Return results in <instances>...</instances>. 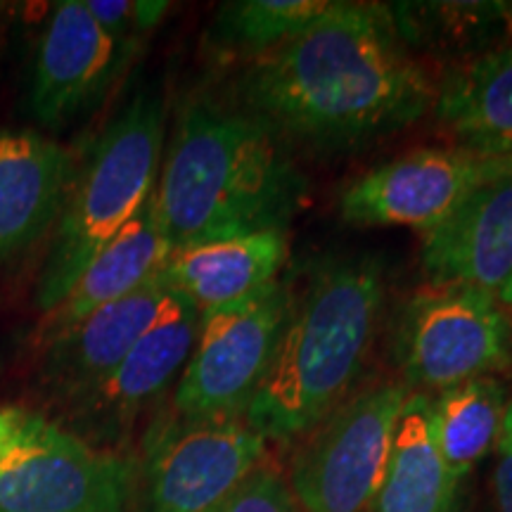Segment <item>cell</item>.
Listing matches in <instances>:
<instances>
[{
	"label": "cell",
	"mask_w": 512,
	"mask_h": 512,
	"mask_svg": "<svg viewBox=\"0 0 512 512\" xmlns=\"http://www.w3.org/2000/svg\"><path fill=\"white\" fill-rule=\"evenodd\" d=\"M437 86L382 3H330L309 27L247 62L240 107L283 143L349 150L415 124Z\"/></svg>",
	"instance_id": "1"
},
{
	"label": "cell",
	"mask_w": 512,
	"mask_h": 512,
	"mask_svg": "<svg viewBox=\"0 0 512 512\" xmlns=\"http://www.w3.org/2000/svg\"><path fill=\"white\" fill-rule=\"evenodd\" d=\"M164 147L155 207L171 252L285 230L306 200V178L287 145L240 105L192 95Z\"/></svg>",
	"instance_id": "2"
},
{
	"label": "cell",
	"mask_w": 512,
	"mask_h": 512,
	"mask_svg": "<svg viewBox=\"0 0 512 512\" xmlns=\"http://www.w3.org/2000/svg\"><path fill=\"white\" fill-rule=\"evenodd\" d=\"M384 268L375 256H328L306 273L271 368L247 408V425L266 441L309 434L347 399L373 349L384 304Z\"/></svg>",
	"instance_id": "3"
},
{
	"label": "cell",
	"mask_w": 512,
	"mask_h": 512,
	"mask_svg": "<svg viewBox=\"0 0 512 512\" xmlns=\"http://www.w3.org/2000/svg\"><path fill=\"white\" fill-rule=\"evenodd\" d=\"M164 145V95L157 88H140L102 128L91 155L76 169L36 285L38 311L48 313L60 304L95 254L150 200Z\"/></svg>",
	"instance_id": "4"
},
{
	"label": "cell",
	"mask_w": 512,
	"mask_h": 512,
	"mask_svg": "<svg viewBox=\"0 0 512 512\" xmlns=\"http://www.w3.org/2000/svg\"><path fill=\"white\" fill-rule=\"evenodd\" d=\"M136 465L46 415L19 413L0 453V512H126Z\"/></svg>",
	"instance_id": "5"
},
{
	"label": "cell",
	"mask_w": 512,
	"mask_h": 512,
	"mask_svg": "<svg viewBox=\"0 0 512 512\" xmlns=\"http://www.w3.org/2000/svg\"><path fill=\"white\" fill-rule=\"evenodd\" d=\"M408 384L384 380L349 394L304 437L290 491L304 512H366L387 472Z\"/></svg>",
	"instance_id": "6"
},
{
	"label": "cell",
	"mask_w": 512,
	"mask_h": 512,
	"mask_svg": "<svg viewBox=\"0 0 512 512\" xmlns=\"http://www.w3.org/2000/svg\"><path fill=\"white\" fill-rule=\"evenodd\" d=\"M287 309L290 287L273 280L238 302L202 313L171 411L190 420H245L271 368Z\"/></svg>",
	"instance_id": "7"
},
{
	"label": "cell",
	"mask_w": 512,
	"mask_h": 512,
	"mask_svg": "<svg viewBox=\"0 0 512 512\" xmlns=\"http://www.w3.org/2000/svg\"><path fill=\"white\" fill-rule=\"evenodd\" d=\"M510 320L489 294L458 283H430L403 304L394 351L418 389L456 387L512 363Z\"/></svg>",
	"instance_id": "8"
},
{
	"label": "cell",
	"mask_w": 512,
	"mask_h": 512,
	"mask_svg": "<svg viewBox=\"0 0 512 512\" xmlns=\"http://www.w3.org/2000/svg\"><path fill=\"white\" fill-rule=\"evenodd\" d=\"M266 444L247 420L162 415L143 441V512H211L261 467Z\"/></svg>",
	"instance_id": "9"
},
{
	"label": "cell",
	"mask_w": 512,
	"mask_h": 512,
	"mask_svg": "<svg viewBox=\"0 0 512 512\" xmlns=\"http://www.w3.org/2000/svg\"><path fill=\"white\" fill-rule=\"evenodd\" d=\"M512 174V157L467 147H425L354 178L339 195V214L363 228L406 226L430 233L482 185Z\"/></svg>",
	"instance_id": "10"
},
{
	"label": "cell",
	"mask_w": 512,
	"mask_h": 512,
	"mask_svg": "<svg viewBox=\"0 0 512 512\" xmlns=\"http://www.w3.org/2000/svg\"><path fill=\"white\" fill-rule=\"evenodd\" d=\"M202 313L181 294H171L152 328L98 387L62 408V427L95 446L119 444L147 411L176 387L195 349Z\"/></svg>",
	"instance_id": "11"
},
{
	"label": "cell",
	"mask_w": 512,
	"mask_h": 512,
	"mask_svg": "<svg viewBox=\"0 0 512 512\" xmlns=\"http://www.w3.org/2000/svg\"><path fill=\"white\" fill-rule=\"evenodd\" d=\"M136 53L114 41L83 0L55 3L38 36L31 69V117L50 131L69 126L107 98Z\"/></svg>",
	"instance_id": "12"
},
{
	"label": "cell",
	"mask_w": 512,
	"mask_h": 512,
	"mask_svg": "<svg viewBox=\"0 0 512 512\" xmlns=\"http://www.w3.org/2000/svg\"><path fill=\"white\" fill-rule=\"evenodd\" d=\"M159 275L128 297L112 302L72 328L43 339L38 384L60 408L79 401L114 373L138 339L162 316L171 299Z\"/></svg>",
	"instance_id": "13"
},
{
	"label": "cell",
	"mask_w": 512,
	"mask_h": 512,
	"mask_svg": "<svg viewBox=\"0 0 512 512\" xmlns=\"http://www.w3.org/2000/svg\"><path fill=\"white\" fill-rule=\"evenodd\" d=\"M422 266L432 283H458L512 309V174L486 183L422 235Z\"/></svg>",
	"instance_id": "14"
},
{
	"label": "cell",
	"mask_w": 512,
	"mask_h": 512,
	"mask_svg": "<svg viewBox=\"0 0 512 512\" xmlns=\"http://www.w3.org/2000/svg\"><path fill=\"white\" fill-rule=\"evenodd\" d=\"M74 152L34 128L0 131V264L55 230L72 190Z\"/></svg>",
	"instance_id": "15"
},
{
	"label": "cell",
	"mask_w": 512,
	"mask_h": 512,
	"mask_svg": "<svg viewBox=\"0 0 512 512\" xmlns=\"http://www.w3.org/2000/svg\"><path fill=\"white\" fill-rule=\"evenodd\" d=\"M285 259V230H261L176 249L157 275L171 292L207 313L278 280Z\"/></svg>",
	"instance_id": "16"
},
{
	"label": "cell",
	"mask_w": 512,
	"mask_h": 512,
	"mask_svg": "<svg viewBox=\"0 0 512 512\" xmlns=\"http://www.w3.org/2000/svg\"><path fill=\"white\" fill-rule=\"evenodd\" d=\"M171 256V245L159 226L155 192L143 209L119 230L95 259L83 268L76 283L69 287L62 302L43 313L38 323V342L72 328L81 318L91 316L102 306L119 302L150 283Z\"/></svg>",
	"instance_id": "17"
},
{
	"label": "cell",
	"mask_w": 512,
	"mask_h": 512,
	"mask_svg": "<svg viewBox=\"0 0 512 512\" xmlns=\"http://www.w3.org/2000/svg\"><path fill=\"white\" fill-rule=\"evenodd\" d=\"M432 112L458 147L512 157V41L460 62L437 86Z\"/></svg>",
	"instance_id": "18"
},
{
	"label": "cell",
	"mask_w": 512,
	"mask_h": 512,
	"mask_svg": "<svg viewBox=\"0 0 512 512\" xmlns=\"http://www.w3.org/2000/svg\"><path fill=\"white\" fill-rule=\"evenodd\" d=\"M458 486L434 437L432 396L408 394L370 512H456Z\"/></svg>",
	"instance_id": "19"
},
{
	"label": "cell",
	"mask_w": 512,
	"mask_h": 512,
	"mask_svg": "<svg viewBox=\"0 0 512 512\" xmlns=\"http://www.w3.org/2000/svg\"><path fill=\"white\" fill-rule=\"evenodd\" d=\"M434 437L448 472L460 484L496 448L508 392L494 375L472 377L432 399Z\"/></svg>",
	"instance_id": "20"
},
{
	"label": "cell",
	"mask_w": 512,
	"mask_h": 512,
	"mask_svg": "<svg viewBox=\"0 0 512 512\" xmlns=\"http://www.w3.org/2000/svg\"><path fill=\"white\" fill-rule=\"evenodd\" d=\"M389 12L411 53L470 60L496 48L491 43L501 34L510 36L508 3H389Z\"/></svg>",
	"instance_id": "21"
},
{
	"label": "cell",
	"mask_w": 512,
	"mask_h": 512,
	"mask_svg": "<svg viewBox=\"0 0 512 512\" xmlns=\"http://www.w3.org/2000/svg\"><path fill=\"white\" fill-rule=\"evenodd\" d=\"M328 8L330 0H233L216 12L211 36L219 50L252 62L283 46Z\"/></svg>",
	"instance_id": "22"
},
{
	"label": "cell",
	"mask_w": 512,
	"mask_h": 512,
	"mask_svg": "<svg viewBox=\"0 0 512 512\" xmlns=\"http://www.w3.org/2000/svg\"><path fill=\"white\" fill-rule=\"evenodd\" d=\"M83 5L114 41L133 50L143 48L171 10L166 0H83Z\"/></svg>",
	"instance_id": "23"
},
{
	"label": "cell",
	"mask_w": 512,
	"mask_h": 512,
	"mask_svg": "<svg viewBox=\"0 0 512 512\" xmlns=\"http://www.w3.org/2000/svg\"><path fill=\"white\" fill-rule=\"evenodd\" d=\"M211 512H304L294 501L290 484L275 470L256 467Z\"/></svg>",
	"instance_id": "24"
},
{
	"label": "cell",
	"mask_w": 512,
	"mask_h": 512,
	"mask_svg": "<svg viewBox=\"0 0 512 512\" xmlns=\"http://www.w3.org/2000/svg\"><path fill=\"white\" fill-rule=\"evenodd\" d=\"M496 465H494V501L498 512H512V399L505 406V418L501 434L496 441Z\"/></svg>",
	"instance_id": "25"
},
{
	"label": "cell",
	"mask_w": 512,
	"mask_h": 512,
	"mask_svg": "<svg viewBox=\"0 0 512 512\" xmlns=\"http://www.w3.org/2000/svg\"><path fill=\"white\" fill-rule=\"evenodd\" d=\"M17 418H19L17 411H3V408H0V453H3L12 441V434H15V427H17Z\"/></svg>",
	"instance_id": "26"
},
{
	"label": "cell",
	"mask_w": 512,
	"mask_h": 512,
	"mask_svg": "<svg viewBox=\"0 0 512 512\" xmlns=\"http://www.w3.org/2000/svg\"><path fill=\"white\" fill-rule=\"evenodd\" d=\"M5 12H8V5H5V3H0V24H3V17H5Z\"/></svg>",
	"instance_id": "27"
},
{
	"label": "cell",
	"mask_w": 512,
	"mask_h": 512,
	"mask_svg": "<svg viewBox=\"0 0 512 512\" xmlns=\"http://www.w3.org/2000/svg\"><path fill=\"white\" fill-rule=\"evenodd\" d=\"M508 24H510V36H512V3H508Z\"/></svg>",
	"instance_id": "28"
}]
</instances>
